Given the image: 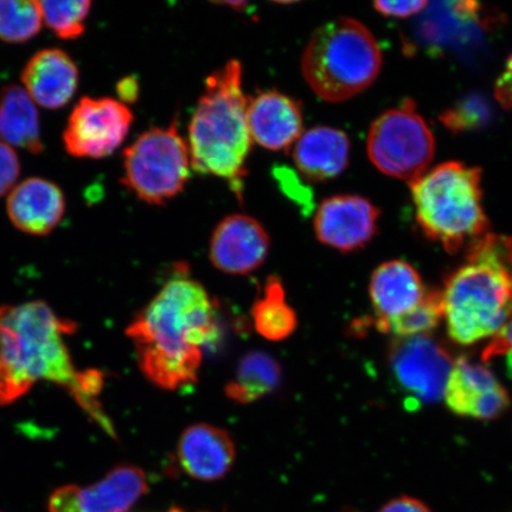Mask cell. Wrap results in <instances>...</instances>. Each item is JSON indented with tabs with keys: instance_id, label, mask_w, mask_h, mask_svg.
Returning <instances> with one entry per match:
<instances>
[{
	"instance_id": "4dcf8cb0",
	"label": "cell",
	"mask_w": 512,
	"mask_h": 512,
	"mask_svg": "<svg viewBox=\"0 0 512 512\" xmlns=\"http://www.w3.org/2000/svg\"><path fill=\"white\" fill-rule=\"evenodd\" d=\"M495 96L499 104L507 110L512 108V74L505 72L499 76L495 86Z\"/></svg>"
},
{
	"instance_id": "484cf974",
	"label": "cell",
	"mask_w": 512,
	"mask_h": 512,
	"mask_svg": "<svg viewBox=\"0 0 512 512\" xmlns=\"http://www.w3.org/2000/svg\"><path fill=\"white\" fill-rule=\"evenodd\" d=\"M489 117L488 107L479 98L466 99L441 114V121L452 132L460 133L483 125Z\"/></svg>"
},
{
	"instance_id": "d4e9b609",
	"label": "cell",
	"mask_w": 512,
	"mask_h": 512,
	"mask_svg": "<svg viewBox=\"0 0 512 512\" xmlns=\"http://www.w3.org/2000/svg\"><path fill=\"white\" fill-rule=\"evenodd\" d=\"M43 23L61 38L75 40L86 31V22L91 12L92 3L81 2H38Z\"/></svg>"
},
{
	"instance_id": "52a82bcc",
	"label": "cell",
	"mask_w": 512,
	"mask_h": 512,
	"mask_svg": "<svg viewBox=\"0 0 512 512\" xmlns=\"http://www.w3.org/2000/svg\"><path fill=\"white\" fill-rule=\"evenodd\" d=\"M121 182L140 201L162 206L184 190L191 175L189 146L176 123L140 134L123 156Z\"/></svg>"
},
{
	"instance_id": "d6986e66",
	"label": "cell",
	"mask_w": 512,
	"mask_h": 512,
	"mask_svg": "<svg viewBox=\"0 0 512 512\" xmlns=\"http://www.w3.org/2000/svg\"><path fill=\"white\" fill-rule=\"evenodd\" d=\"M22 82L36 105L59 110L69 104L78 89L79 69L66 51L43 49L25 64Z\"/></svg>"
},
{
	"instance_id": "7a4b0ae2",
	"label": "cell",
	"mask_w": 512,
	"mask_h": 512,
	"mask_svg": "<svg viewBox=\"0 0 512 512\" xmlns=\"http://www.w3.org/2000/svg\"><path fill=\"white\" fill-rule=\"evenodd\" d=\"M217 334L213 299L200 281L182 270L166 281L126 329L143 375L171 392L197 382L203 350Z\"/></svg>"
},
{
	"instance_id": "83f0119b",
	"label": "cell",
	"mask_w": 512,
	"mask_h": 512,
	"mask_svg": "<svg viewBox=\"0 0 512 512\" xmlns=\"http://www.w3.org/2000/svg\"><path fill=\"white\" fill-rule=\"evenodd\" d=\"M494 357H504L505 368L512 379V318L501 332L492 338L491 343L483 352V360L488 362Z\"/></svg>"
},
{
	"instance_id": "7c38bea8",
	"label": "cell",
	"mask_w": 512,
	"mask_h": 512,
	"mask_svg": "<svg viewBox=\"0 0 512 512\" xmlns=\"http://www.w3.org/2000/svg\"><path fill=\"white\" fill-rule=\"evenodd\" d=\"M430 294L411 264L402 260L384 262L371 275L369 285L377 329L398 337L403 324L426 303Z\"/></svg>"
},
{
	"instance_id": "44dd1931",
	"label": "cell",
	"mask_w": 512,
	"mask_h": 512,
	"mask_svg": "<svg viewBox=\"0 0 512 512\" xmlns=\"http://www.w3.org/2000/svg\"><path fill=\"white\" fill-rule=\"evenodd\" d=\"M0 142L34 155L44 150L40 114L21 86L8 85L0 91Z\"/></svg>"
},
{
	"instance_id": "9a60e30c",
	"label": "cell",
	"mask_w": 512,
	"mask_h": 512,
	"mask_svg": "<svg viewBox=\"0 0 512 512\" xmlns=\"http://www.w3.org/2000/svg\"><path fill=\"white\" fill-rule=\"evenodd\" d=\"M267 230L253 217H224L211 235L209 259L217 270L229 275H247L264 264L270 252Z\"/></svg>"
},
{
	"instance_id": "8fae6325",
	"label": "cell",
	"mask_w": 512,
	"mask_h": 512,
	"mask_svg": "<svg viewBox=\"0 0 512 512\" xmlns=\"http://www.w3.org/2000/svg\"><path fill=\"white\" fill-rule=\"evenodd\" d=\"M147 490L146 473L136 465L113 467L91 485H63L49 497V512H130Z\"/></svg>"
},
{
	"instance_id": "1f68e13d",
	"label": "cell",
	"mask_w": 512,
	"mask_h": 512,
	"mask_svg": "<svg viewBox=\"0 0 512 512\" xmlns=\"http://www.w3.org/2000/svg\"><path fill=\"white\" fill-rule=\"evenodd\" d=\"M118 93L121 98V102H134L137 100L139 95V85L136 79L126 78L119 82Z\"/></svg>"
},
{
	"instance_id": "d590c367",
	"label": "cell",
	"mask_w": 512,
	"mask_h": 512,
	"mask_svg": "<svg viewBox=\"0 0 512 512\" xmlns=\"http://www.w3.org/2000/svg\"><path fill=\"white\" fill-rule=\"evenodd\" d=\"M0 512H2V511H0Z\"/></svg>"
},
{
	"instance_id": "8992f818",
	"label": "cell",
	"mask_w": 512,
	"mask_h": 512,
	"mask_svg": "<svg viewBox=\"0 0 512 512\" xmlns=\"http://www.w3.org/2000/svg\"><path fill=\"white\" fill-rule=\"evenodd\" d=\"M382 53L370 30L354 18H337L319 27L302 57L304 79L328 102H342L366 91L379 76Z\"/></svg>"
},
{
	"instance_id": "e575fe53",
	"label": "cell",
	"mask_w": 512,
	"mask_h": 512,
	"mask_svg": "<svg viewBox=\"0 0 512 512\" xmlns=\"http://www.w3.org/2000/svg\"><path fill=\"white\" fill-rule=\"evenodd\" d=\"M168 512H184V511L179 508H171Z\"/></svg>"
},
{
	"instance_id": "cb8c5ba5",
	"label": "cell",
	"mask_w": 512,
	"mask_h": 512,
	"mask_svg": "<svg viewBox=\"0 0 512 512\" xmlns=\"http://www.w3.org/2000/svg\"><path fill=\"white\" fill-rule=\"evenodd\" d=\"M43 18L38 2L0 0V40L24 43L41 31Z\"/></svg>"
},
{
	"instance_id": "4316f807",
	"label": "cell",
	"mask_w": 512,
	"mask_h": 512,
	"mask_svg": "<svg viewBox=\"0 0 512 512\" xmlns=\"http://www.w3.org/2000/svg\"><path fill=\"white\" fill-rule=\"evenodd\" d=\"M21 175V162L14 147L0 142V197L16 187Z\"/></svg>"
},
{
	"instance_id": "6da1fadb",
	"label": "cell",
	"mask_w": 512,
	"mask_h": 512,
	"mask_svg": "<svg viewBox=\"0 0 512 512\" xmlns=\"http://www.w3.org/2000/svg\"><path fill=\"white\" fill-rule=\"evenodd\" d=\"M75 331L72 320L40 300L0 306V406L22 399L37 383H53L113 435L98 400L104 374L76 368L67 347L66 338Z\"/></svg>"
},
{
	"instance_id": "5b68a950",
	"label": "cell",
	"mask_w": 512,
	"mask_h": 512,
	"mask_svg": "<svg viewBox=\"0 0 512 512\" xmlns=\"http://www.w3.org/2000/svg\"><path fill=\"white\" fill-rule=\"evenodd\" d=\"M409 185L422 233L447 252H459L489 233L482 204V171L478 168L448 162Z\"/></svg>"
},
{
	"instance_id": "30bf717a",
	"label": "cell",
	"mask_w": 512,
	"mask_h": 512,
	"mask_svg": "<svg viewBox=\"0 0 512 512\" xmlns=\"http://www.w3.org/2000/svg\"><path fill=\"white\" fill-rule=\"evenodd\" d=\"M390 369L409 398L433 403L444 398L454 361L430 335L398 338L390 349Z\"/></svg>"
},
{
	"instance_id": "f546056e",
	"label": "cell",
	"mask_w": 512,
	"mask_h": 512,
	"mask_svg": "<svg viewBox=\"0 0 512 512\" xmlns=\"http://www.w3.org/2000/svg\"><path fill=\"white\" fill-rule=\"evenodd\" d=\"M377 512H432V510L418 498L400 496L384 504Z\"/></svg>"
},
{
	"instance_id": "7402d4cb",
	"label": "cell",
	"mask_w": 512,
	"mask_h": 512,
	"mask_svg": "<svg viewBox=\"0 0 512 512\" xmlns=\"http://www.w3.org/2000/svg\"><path fill=\"white\" fill-rule=\"evenodd\" d=\"M281 376L283 371L274 357L262 351L248 352L241 358L224 392L229 400L249 405L274 392L279 387Z\"/></svg>"
},
{
	"instance_id": "f1b7e54d",
	"label": "cell",
	"mask_w": 512,
	"mask_h": 512,
	"mask_svg": "<svg viewBox=\"0 0 512 512\" xmlns=\"http://www.w3.org/2000/svg\"><path fill=\"white\" fill-rule=\"evenodd\" d=\"M428 5L424 0H408V2H376L374 9L384 17L407 18L418 14Z\"/></svg>"
},
{
	"instance_id": "5bb4252c",
	"label": "cell",
	"mask_w": 512,
	"mask_h": 512,
	"mask_svg": "<svg viewBox=\"0 0 512 512\" xmlns=\"http://www.w3.org/2000/svg\"><path fill=\"white\" fill-rule=\"evenodd\" d=\"M444 399L450 411L463 418L492 420L507 412V389L491 370L465 357L454 361Z\"/></svg>"
},
{
	"instance_id": "e0dca14e",
	"label": "cell",
	"mask_w": 512,
	"mask_h": 512,
	"mask_svg": "<svg viewBox=\"0 0 512 512\" xmlns=\"http://www.w3.org/2000/svg\"><path fill=\"white\" fill-rule=\"evenodd\" d=\"M177 458L182 470L191 478L215 482L233 469L236 447L223 428L196 424L188 427L179 438Z\"/></svg>"
},
{
	"instance_id": "ac0fdd59",
	"label": "cell",
	"mask_w": 512,
	"mask_h": 512,
	"mask_svg": "<svg viewBox=\"0 0 512 512\" xmlns=\"http://www.w3.org/2000/svg\"><path fill=\"white\" fill-rule=\"evenodd\" d=\"M6 211L12 224L21 232L46 236L62 221L66 198L55 183L32 177L12 189Z\"/></svg>"
},
{
	"instance_id": "d6a6232c",
	"label": "cell",
	"mask_w": 512,
	"mask_h": 512,
	"mask_svg": "<svg viewBox=\"0 0 512 512\" xmlns=\"http://www.w3.org/2000/svg\"><path fill=\"white\" fill-rule=\"evenodd\" d=\"M216 4L229 6V8H232L235 11H243L248 6V3H246V2H220V3H216Z\"/></svg>"
},
{
	"instance_id": "603a6c76",
	"label": "cell",
	"mask_w": 512,
	"mask_h": 512,
	"mask_svg": "<svg viewBox=\"0 0 512 512\" xmlns=\"http://www.w3.org/2000/svg\"><path fill=\"white\" fill-rule=\"evenodd\" d=\"M252 318L256 332L267 341H285L296 331L297 313L287 303L285 288L277 275L267 279L264 296L252 307Z\"/></svg>"
},
{
	"instance_id": "2e32d148",
	"label": "cell",
	"mask_w": 512,
	"mask_h": 512,
	"mask_svg": "<svg viewBox=\"0 0 512 512\" xmlns=\"http://www.w3.org/2000/svg\"><path fill=\"white\" fill-rule=\"evenodd\" d=\"M247 120L252 139L267 150H290L303 134L302 106L278 91L249 98Z\"/></svg>"
},
{
	"instance_id": "9c48e42d",
	"label": "cell",
	"mask_w": 512,
	"mask_h": 512,
	"mask_svg": "<svg viewBox=\"0 0 512 512\" xmlns=\"http://www.w3.org/2000/svg\"><path fill=\"white\" fill-rule=\"evenodd\" d=\"M132 123L133 113L124 102L85 96L69 115L63 144L73 157L105 158L125 142Z\"/></svg>"
},
{
	"instance_id": "4fadbf2b",
	"label": "cell",
	"mask_w": 512,
	"mask_h": 512,
	"mask_svg": "<svg viewBox=\"0 0 512 512\" xmlns=\"http://www.w3.org/2000/svg\"><path fill=\"white\" fill-rule=\"evenodd\" d=\"M379 219V208L367 198L337 195L319 204L313 224L322 245L350 253L366 247L374 239Z\"/></svg>"
},
{
	"instance_id": "ffe728a7",
	"label": "cell",
	"mask_w": 512,
	"mask_h": 512,
	"mask_svg": "<svg viewBox=\"0 0 512 512\" xmlns=\"http://www.w3.org/2000/svg\"><path fill=\"white\" fill-rule=\"evenodd\" d=\"M293 160L307 181H330L347 169L350 140L345 132L329 126L310 128L293 147Z\"/></svg>"
},
{
	"instance_id": "277c9868",
	"label": "cell",
	"mask_w": 512,
	"mask_h": 512,
	"mask_svg": "<svg viewBox=\"0 0 512 512\" xmlns=\"http://www.w3.org/2000/svg\"><path fill=\"white\" fill-rule=\"evenodd\" d=\"M242 91V66L232 60L210 74L189 125L191 166L202 175L229 181L241 198L253 139Z\"/></svg>"
},
{
	"instance_id": "3957f363",
	"label": "cell",
	"mask_w": 512,
	"mask_h": 512,
	"mask_svg": "<svg viewBox=\"0 0 512 512\" xmlns=\"http://www.w3.org/2000/svg\"><path fill=\"white\" fill-rule=\"evenodd\" d=\"M441 297L453 342L472 345L501 332L512 318V236L486 234L471 243Z\"/></svg>"
},
{
	"instance_id": "836d02e7",
	"label": "cell",
	"mask_w": 512,
	"mask_h": 512,
	"mask_svg": "<svg viewBox=\"0 0 512 512\" xmlns=\"http://www.w3.org/2000/svg\"><path fill=\"white\" fill-rule=\"evenodd\" d=\"M507 72L512 74V54L509 56L507 60Z\"/></svg>"
},
{
	"instance_id": "ba28073f",
	"label": "cell",
	"mask_w": 512,
	"mask_h": 512,
	"mask_svg": "<svg viewBox=\"0 0 512 512\" xmlns=\"http://www.w3.org/2000/svg\"><path fill=\"white\" fill-rule=\"evenodd\" d=\"M367 152L370 162L390 177L412 183L425 174L434 157L435 140L413 100L406 99L374 121Z\"/></svg>"
}]
</instances>
